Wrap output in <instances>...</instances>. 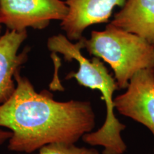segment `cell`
<instances>
[{
	"mask_svg": "<svg viewBox=\"0 0 154 154\" xmlns=\"http://www.w3.org/2000/svg\"><path fill=\"white\" fill-rule=\"evenodd\" d=\"M14 93L0 104V126L9 128V151L32 153L52 143H75L95 126L89 101L60 102L47 90L37 92L19 70Z\"/></svg>",
	"mask_w": 154,
	"mask_h": 154,
	"instance_id": "obj_1",
	"label": "cell"
},
{
	"mask_svg": "<svg viewBox=\"0 0 154 154\" xmlns=\"http://www.w3.org/2000/svg\"><path fill=\"white\" fill-rule=\"evenodd\" d=\"M67 13L62 0H0V23L9 30L44 29L51 20L61 22Z\"/></svg>",
	"mask_w": 154,
	"mask_h": 154,
	"instance_id": "obj_4",
	"label": "cell"
},
{
	"mask_svg": "<svg viewBox=\"0 0 154 154\" xmlns=\"http://www.w3.org/2000/svg\"><path fill=\"white\" fill-rule=\"evenodd\" d=\"M84 40L89 55L107 63L114 73L119 89H126L140 70L154 69V45L145 38L109 24L102 32L93 31Z\"/></svg>",
	"mask_w": 154,
	"mask_h": 154,
	"instance_id": "obj_3",
	"label": "cell"
},
{
	"mask_svg": "<svg viewBox=\"0 0 154 154\" xmlns=\"http://www.w3.org/2000/svg\"><path fill=\"white\" fill-rule=\"evenodd\" d=\"M114 106L120 114L147 127L154 136V69L136 73L126 92L114 98Z\"/></svg>",
	"mask_w": 154,
	"mask_h": 154,
	"instance_id": "obj_5",
	"label": "cell"
},
{
	"mask_svg": "<svg viewBox=\"0 0 154 154\" xmlns=\"http://www.w3.org/2000/svg\"><path fill=\"white\" fill-rule=\"evenodd\" d=\"M126 0H64L68 13L61 27L70 41H79L84 31L94 24L107 23L116 7H122Z\"/></svg>",
	"mask_w": 154,
	"mask_h": 154,
	"instance_id": "obj_6",
	"label": "cell"
},
{
	"mask_svg": "<svg viewBox=\"0 0 154 154\" xmlns=\"http://www.w3.org/2000/svg\"><path fill=\"white\" fill-rule=\"evenodd\" d=\"M111 24L154 45V0H126Z\"/></svg>",
	"mask_w": 154,
	"mask_h": 154,
	"instance_id": "obj_8",
	"label": "cell"
},
{
	"mask_svg": "<svg viewBox=\"0 0 154 154\" xmlns=\"http://www.w3.org/2000/svg\"><path fill=\"white\" fill-rule=\"evenodd\" d=\"M26 38V30L7 29L0 36V104L7 101L14 93L16 88L14 74L28 59V48L18 54Z\"/></svg>",
	"mask_w": 154,
	"mask_h": 154,
	"instance_id": "obj_7",
	"label": "cell"
},
{
	"mask_svg": "<svg viewBox=\"0 0 154 154\" xmlns=\"http://www.w3.org/2000/svg\"><path fill=\"white\" fill-rule=\"evenodd\" d=\"M83 37L72 43L63 34L52 36L48 39L47 47L52 53L62 54L66 61L76 60L78 62V71L67 74L66 79H75L79 85L98 90L105 102L106 117L104 124L96 131L84 134L83 140L91 146L103 147L102 154H124L127 146L121 137V131L126 126L121 124L114 113L113 94L119 88L114 77L101 59L95 57L88 59L82 54Z\"/></svg>",
	"mask_w": 154,
	"mask_h": 154,
	"instance_id": "obj_2",
	"label": "cell"
},
{
	"mask_svg": "<svg viewBox=\"0 0 154 154\" xmlns=\"http://www.w3.org/2000/svg\"><path fill=\"white\" fill-rule=\"evenodd\" d=\"M12 136L11 131H5L0 130V145L3 144L6 140H9Z\"/></svg>",
	"mask_w": 154,
	"mask_h": 154,
	"instance_id": "obj_10",
	"label": "cell"
},
{
	"mask_svg": "<svg viewBox=\"0 0 154 154\" xmlns=\"http://www.w3.org/2000/svg\"><path fill=\"white\" fill-rule=\"evenodd\" d=\"M36 154H100L98 150L85 147H77L74 143H52L44 146Z\"/></svg>",
	"mask_w": 154,
	"mask_h": 154,
	"instance_id": "obj_9",
	"label": "cell"
},
{
	"mask_svg": "<svg viewBox=\"0 0 154 154\" xmlns=\"http://www.w3.org/2000/svg\"><path fill=\"white\" fill-rule=\"evenodd\" d=\"M1 29H2V24L0 23V34H1Z\"/></svg>",
	"mask_w": 154,
	"mask_h": 154,
	"instance_id": "obj_11",
	"label": "cell"
}]
</instances>
